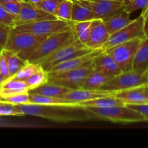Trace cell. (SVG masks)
I'll return each instance as SVG.
<instances>
[{
  "label": "cell",
  "instance_id": "obj_7",
  "mask_svg": "<svg viewBox=\"0 0 148 148\" xmlns=\"http://www.w3.org/2000/svg\"><path fill=\"white\" fill-rule=\"evenodd\" d=\"M15 28L21 31L27 32L37 36H49L59 32L71 30L73 23L69 21L55 19V20H41V21L17 24Z\"/></svg>",
  "mask_w": 148,
  "mask_h": 148
},
{
  "label": "cell",
  "instance_id": "obj_26",
  "mask_svg": "<svg viewBox=\"0 0 148 148\" xmlns=\"http://www.w3.org/2000/svg\"><path fill=\"white\" fill-rule=\"evenodd\" d=\"M92 20H86V21L72 22L73 28L77 38L85 44L89 37L90 29Z\"/></svg>",
  "mask_w": 148,
  "mask_h": 148
},
{
  "label": "cell",
  "instance_id": "obj_38",
  "mask_svg": "<svg viewBox=\"0 0 148 148\" xmlns=\"http://www.w3.org/2000/svg\"><path fill=\"white\" fill-rule=\"evenodd\" d=\"M11 27L0 23V51L4 49Z\"/></svg>",
  "mask_w": 148,
  "mask_h": 148
},
{
  "label": "cell",
  "instance_id": "obj_32",
  "mask_svg": "<svg viewBox=\"0 0 148 148\" xmlns=\"http://www.w3.org/2000/svg\"><path fill=\"white\" fill-rule=\"evenodd\" d=\"M63 0H40L35 5L44 11L55 15L57 9Z\"/></svg>",
  "mask_w": 148,
  "mask_h": 148
},
{
  "label": "cell",
  "instance_id": "obj_37",
  "mask_svg": "<svg viewBox=\"0 0 148 148\" xmlns=\"http://www.w3.org/2000/svg\"><path fill=\"white\" fill-rule=\"evenodd\" d=\"M0 74L6 79H8L10 77L8 70V66H7V56H6L5 50L4 49L0 51Z\"/></svg>",
  "mask_w": 148,
  "mask_h": 148
},
{
  "label": "cell",
  "instance_id": "obj_22",
  "mask_svg": "<svg viewBox=\"0 0 148 148\" xmlns=\"http://www.w3.org/2000/svg\"><path fill=\"white\" fill-rule=\"evenodd\" d=\"M28 98L30 103L49 106H78L76 103L61 97L46 96V95L29 93Z\"/></svg>",
  "mask_w": 148,
  "mask_h": 148
},
{
  "label": "cell",
  "instance_id": "obj_24",
  "mask_svg": "<svg viewBox=\"0 0 148 148\" xmlns=\"http://www.w3.org/2000/svg\"><path fill=\"white\" fill-rule=\"evenodd\" d=\"M112 77H113L111 75L94 70L87 77L81 88L89 90H99Z\"/></svg>",
  "mask_w": 148,
  "mask_h": 148
},
{
  "label": "cell",
  "instance_id": "obj_8",
  "mask_svg": "<svg viewBox=\"0 0 148 148\" xmlns=\"http://www.w3.org/2000/svg\"><path fill=\"white\" fill-rule=\"evenodd\" d=\"M142 40L141 38L132 39L104 51L114 59L122 72H127L133 69L135 55Z\"/></svg>",
  "mask_w": 148,
  "mask_h": 148
},
{
  "label": "cell",
  "instance_id": "obj_19",
  "mask_svg": "<svg viewBox=\"0 0 148 148\" xmlns=\"http://www.w3.org/2000/svg\"><path fill=\"white\" fill-rule=\"evenodd\" d=\"M148 69V36L142 39L135 55L133 70L139 74L146 72Z\"/></svg>",
  "mask_w": 148,
  "mask_h": 148
},
{
  "label": "cell",
  "instance_id": "obj_12",
  "mask_svg": "<svg viewBox=\"0 0 148 148\" xmlns=\"http://www.w3.org/2000/svg\"><path fill=\"white\" fill-rule=\"evenodd\" d=\"M55 19H57V17L55 15L44 11L34 4L30 2L22 1L20 12L16 20V25Z\"/></svg>",
  "mask_w": 148,
  "mask_h": 148
},
{
  "label": "cell",
  "instance_id": "obj_41",
  "mask_svg": "<svg viewBox=\"0 0 148 148\" xmlns=\"http://www.w3.org/2000/svg\"><path fill=\"white\" fill-rule=\"evenodd\" d=\"M10 1H22L21 0H0V4H4V3L10 2Z\"/></svg>",
  "mask_w": 148,
  "mask_h": 148
},
{
  "label": "cell",
  "instance_id": "obj_29",
  "mask_svg": "<svg viewBox=\"0 0 148 148\" xmlns=\"http://www.w3.org/2000/svg\"><path fill=\"white\" fill-rule=\"evenodd\" d=\"M41 66V65L39 64L30 63V62H28L27 61V63L14 76L10 77V79L26 81L28 78L30 77L35 72H37L40 69Z\"/></svg>",
  "mask_w": 148,
  "mask_h": 148
},
{
  "label": "cell",
  "instance_id": "obj_34",
  "mask_svg": "<svg viewBox=\"0 0 148 148\" xmlns=\"http://www.w3.org/2000/svg\"><path fill=\"white\" fill-rule=\"evenodd\" d=\"M0 23L10 27H14L16 25V20L11 14H9L0 4Z\"/></svg>",
  "mask_w": 148,
  "mask_h": 148
},
{
  "label": "cell",
  "instance_id": "obj_31",
  "mask_svg": "<svg viewBox=\"0 0 148 148\" xmlns=\"http://www.w3.org/2000/svg\"><path fill=\"white\" fill-rule=\"evenodd\" d=\"M29 93L28 92H21V93L15 94V95H9V96L1 97L0 98L1 102L8 103L12 105H19V104L30 103L29 102Z\"/></svg>",
  "mask_w": 148,
  "mask_h": 148
},
{
  "label": "cell",
  "instance_id": "obj_11",
  "mask_svg": "<svg viewBox=\"0 0 148 148\" xmlns=\"http://www.w3.org/2000/svg\"><path fill=\"white\" fill-rule=\"evenodd\" d=\"M94 12L96 19L106 20L124 7V0H81Z\"/></svg>",
  "mask_w": 148,
  "mask_h": 148
},
{
  "label": "cell",
  "instance_id": "obj_23",
  "mask_svg": "<svg viewBox=\"0 0 148 148\" xmlns=\"http://www.w3.org/2000/svg\"><path fill=\"white\" fill-rule=\"evenodd\" d=\"M70 90H71L68 88L47 82L35 89L29 90L28 93L37 94V95H46V96L60 97L61 95Z\"/></svg>",
  "mask_w": 148,
  "mask_h": 148
},
{
  "label": "cell",
  "instance_id": "obj_45",
  "mask_svg": "<svg viewBox=\"0 0 148 148\" xmlns=\"http://www.w3.org/2000/svg\"><path fill=\"white\" fill-rule=\"evenodd\" d=\"M1 85H0V98H1Z\"/></svg>",
  "mask_w": 148,
  "mask_h": 148
},
{
  "label": "cell",
  "instance_id": "obj_20",
  "mask_svg": "<svg viewBox=\"0 0 148 148\" xmlns=\"http://www.w3.org/2000/svg\"><path fill=\"white\" fill-rule=\"evenodd\" d=\"M72 2L71 22L86 21L96 19L93 10L88 5L83 3L81 0H72Z\"/></svg>",
  "mask_w": 148,
  "mask_h": 148
},
{
  "label": "cell",
  "instance_id": "obj_44",
  "mask_svg": "<svg viewBox=\"0 0 148 148\" xmlns=\"http://www.w3.org/2000/svg\"><path fill=\"white\" fill-rule=\"evenodd\" d=\"M131 1L132 0H124V6L126 5V4H128L129 3H130Z\"/></svg>",
  "mask_w": 148,
  "mask_h": 148
},
{
  "label": "cell",
  "instance_id": "obj_1",
  "mask_svg": "<svg viewBox=\"0 0 148 148\" xmlns=\"http://www.w3.org/2000/svg\"><path fill=\"white\" fill-rule=\"evenodd\" d=\"M20 115L42 117L58 121H72L96 119L83 107L75 106H49L27 103L15 105Z\"/></svg>",
  "mask_w": 148,
  "mask_h": 148
},
{
  "label": "cell",
  "instance_id": "obj_16",
  "mask_svg": "<svg viewBox=\"0 0 148 148\" xmlns=\"http://www.w3.org/2000/svg\"><path fill=\"white\" fill-rule=\"evenodd\" d=\"M104 51L103 49H94L91 51L86 53V54L81 55V56H76V57L72 58V59L67 60L65 62H62L59 64L56 65L54 67H52L50 70L48 72V73H57V72H62L65 71L70 70V69H75L79 66H82L85 63H86L89 61H91L94 59L95 56L100 54L101 52Z\"/></svg>",
  "mask_w": 148,
  "mask_h": 148
},
{
  "label": "cell",
  "instance_id": "obj_6",
  "mask_svg": "<svg viewBox=\"0 0 148 148\" xmlns=\"http://www.w3.org/2000/svg\"><path fill=\"white\" fill-rule=\"evenodd\" d=\"M91 112L96 119L109 120L115 122H139L144 121L143 116L139 111L127 106H117L108 108H84Z\"/></svg>",
  "mask_w": 148,
  "mask_h": 148
},
{
  "label": "cell",
  "instance_id": "obj_14",
  "mask_svg": "<svg viewBox=\"0 0 148 148\" xmlns=\"http://www.w3.org/2000/svg\"><path fill=\"white\" fill-rule=\"evenodd\" d=\"M115 96L123 101L125 105L147 104L148 103V85L116 92Z\"/></svg>",
  "mask_w": 148,
  "mask_h": 148
},
{
  "label": "cell",
  "instance_id": "obj_4",
  "mask_svg": "<svg viewBox=\"0 0 148 148\" xmlns=\"http://www.w3.org/2000/svg\"><path fill=\"white\" fill-rule=\"evenodd\" d=\"M94 71L93 59L75 69L57 73H48V82L65 87L71 90L82 88L84 81Z\"/></svg>",
  "mask_w": 148,
  "mask_h": 148
},
{
  "label": "cell",
  "instance_id": "obj_5",
  "mask_svg": "<svg viewBox=\"0 0 148 148\" xmlns=\"http://www.w3.org/2000/svg\"><path fill=\"white\" fill-rule=\"evenodd\" d=\"M92 50L93 49L86 47L85 44L81 43L76 38L74 40L59 48L58 50L42 61L39 64L41 65L42 68L48 72L56 65L72 58L86 54Z\"/></svg>",
  "mask_w": 148,
  "mask_h": 148
},
{
  "label": "cell",
  "instance_id": "obj_17",
  "mask_svg": "<svg viewBox=\"0 0 148 148\" xmlns=\"http://www.w3.org/2000/svg\"><path fill=\"white\" fill-rule=\"evenodd\" d=\"M94 70L114 77L123 72L118 64L105 51L97 55L93 59Z\"/></svg>",
  "mask_w": 148,
  "mask_h": 148
},
{
  "label": "cell",
  "instance_id": "obj_39",
  "mask_svg": "<svg viewBox=\"0 0 148 148\" xmlns=\"http://www.w3.org/2000/svg\"><path fill=\"white\" fill-rule=\"evenodd\" d=\"M136 111H139L143 116L144 120L148 121V103L139 104V105H126Z\"/></svg>",
  "mask_w": 148,
  "mask_h": 148
},
{
  "label": "cell",
  "instance_id": "obj_28",
  "mask_svg": "<svg viewBox=\"0 0 148 148\" xmlns=\"http://www.w3.org/2000/svg\"><path fill=\"white\" fill-rule=\"evenodd\" d=\"M25 82L27 85L28 91L31 90L48 82V72L45 71L42 66H41L37 72L28 78Z\"/></svg>",
  "mask_w": 148,
  "mask_h": 148
},
{
  "label": "cell",
  "instance_id": "obj_3",
  "mask_svg": "<svg viewBox=\"0 0 148 148\" xmlns=\"http://www.w3.org/2000/svg\"><path fill=\"white\" fill-rule=\"evenodd\" d=\"M76 38L73 28L48 36L28 59L30 63L40 64L46 58L69 42Z\"/></svg>",
  "mask_w": 148,
  "mask_h": 148
},
{
  "label": "cell",
  "instance_id": "obj_46",
  "mask_svg": "<svg viewBox=\"0 0 148 148\" xmlns=\"http://www.w3.org/2000/svg\"><path fill=\"white\" fill-rule=\"evenodd\" d=\"M147 75H148V69H147Z\"/></svg>",
  "mask_w": 148,
  "mask_h": 148
},
{
  "label": "cell",
  "instance_id": "obj_18",
  "mask_svg": "<svg viewBox=\"0 0 148 148\" xmlns=\"http://www.w3.org/2000/svg\"><path fill=\"white\" fill-rule=\"evenodd\" d=\"M130 15V13L126 12L123 7L120 11L117 12L115 14L104 20V25L110 35L118 31L119 30L130 24L133 21V20L131 19Z\"/></svg>",
  "mask_w": 148,
  "mask_h": 148
},
{
  "label": "cell",
  "instance_id": "obj_36",
  "mask_svg": "<svg viewBox=\"0 0 148 148\" xmlns=\"http://www.w3.org/2000/svg\"><path fill=\"white\" fill-rule=\"evenodd\" d=\"M0 116H20L15 105L0 101Z\"/></svg>",
  "mask_w": 148,
  "mask_h": 148
},
{
  "label": "cell",
  "instance_id": "obj_30",
  "mask_svg": "<svg viewBox=\"0 0 148 148\" xmlns=\"http://www.w3.org/2000/svg\"><path fill=\"white\" fill-rule=\"evenodd\" d=\"M72 9V0H63L57 9L55 16L59 20L71 22Z\"/></svg>",
  "mask_w": 148,
  "mask_h": 148
},
{
  "label": "cell",
  "instance_id": "obj_21",
  "mask_svg": "<svg viewBox=\"0 0 148 148\" xmlns=\"http://www.w3.org/2000/svg\"><path fill=\"white\" fill-rule=\"evenodd\" d=\"M78 106L83 108H108L112 106H125L123 101H120L115 95L102 97V98H95V99L90 100V101H84L77 103Z\"/></svg>",
  "mask_w": 148,
  "mask_h": 148
},
{
  "label": "cell",
  "instance_id": "obj_15",
  "mask_svg": "<svg viewBox=\"0 0 148 148\" xmlns=\"http://www.w3.org/2000/svg\"><path fill=\"white\" fill-rule=\"evenodd\" d=\"M115 92L110 91L103 90H89L80 88L78 90H71L66 93L61 95V98L70 100L76 103L84 101H90L95 98H102V97L115 95Z\"/></svg>",
  "mask_w": 148,
  "mask_h": 148
},
{
  "label": "cell",
  "instance_id": "obj_13",
  "mask_svg": "<svg viewBox=\"0 0 148 148\" xmlns=\"http://www.w3.org/2000/svg\"><path fill=\"white\" fill-rule=\"evenodd\" d=\"M110 36V33L104 25V21L100 19H94L91 22L89 37L85 43L86 46L93 50L102 49Z\"/></svg>",
  "mask_w": 148,
  "mask_h": 148
},
{
  "label": "cell",
  "instance_id": "obj_9",
  "mask_svg": "<svg viewBox=\"0 0 148 148\" xmlns=\"http://www.w3.org/2000/svg\"><path fill=\"white\" fill-rule=\"evenodd\" d=\"M143 85H148L147 72L139 74L132 69L112 77L100 90L116 92Z\"/></svg>",
  "mask_w": 148,
  "mask_h": 148
},
{
  "label": "cell",
  "instance_id": "obj_25",
  "mask_svg": "<svg viewBox=\"0 0 148 148\" xmlns=\"http://www.w3.org/2000/svg\"><path fill=\"white\" fill-rule=\"evenodd\" d=\"M1 97L28 92L26 82L8 79L1 85Z\"/></svg>",
  "mask_w": 148,
  "mask_h": 148
},
{
  "label": "cell",
  "instance_id": "obj_27",
  "mask_svg": "<svg viewBox=\"0 0 148 148\" xmlns=\"http://www.w3.org/2000/svg\"><path fill=\"white\" fill-rule=\"evenodd\" d=\"M4 50H5L6 56H7L9 73H10V77H12L27 63V61L24 60L22 58H20V56H17V54L10 51H7L6 49H4Z\"/></svg>",
  "mask_w": 148,
  "mask_h": 148
},
{
  "label": "cell",
  "instance_id": "obj_35",
  "mask_svg": "<svg viewBox=\"0 0 148 148\" xmlns=\"http://www.w3.org/2000/svg\"><path fill=\"white\" fill-rule=\"evenodd\" d=\"M22 1H10V2L4 3L1 4L4 10L10 14H11L15 20H17V16H18L19 12H20V5Z\"/></svg>",
  "mask_w": 148,
  "mask_h": 148
},
{
  "label": "cell",
  "instance_id": "obj_2",
  "mask_svg": "<svg viewBox=\"0 0 148 148\" xmlns=\"http://www.w3.org/2000/svg\"><path fill=\"white\" fill-rule=\"evenodd\" d=\"M47 37L37 36L11 27L4 49L10 51L27 61L30 55Z\"/></svg>",
  "mask_w": 148,
  "mask_h": 148
},
{
  "label": "cell",
  "instance_id": "obj_10",
  "mask_svg": "<svg viewBox=\"0 0 148 148\" xmlns=\"http://www.w3.org/2000/svg\"><path fill=\"white\" fill-rule=\"evenodd\" d=\"M145 38L143 17L142 14H140L139 17L133 20L130 24L110 35L107 43L104 45L102 49L105 50L132 39H144Z\"/></svg>",
  "mask_w": 148,
  "mask_h": 148
},
{
  "label": "cell",
  "instance_id": "obj_43",
  "mask_svg": "<svg viewBox=\"0 0 148 148\" xmlns=\"http://www.w3.org/2000/svg\"><path fill=\"white\" fill-rule=\"evenodd\" d=\"M40 1V0H29V1L28 2H30V3H31V4H37L38 2H39V1Z\"/></svg>",
  "mask_w": 148,
  "mask_h": 148
},
{
  "label": "cell",
  "instance_id": "obj_40",
  "mask_svg": "<svg viewBox=\"0 0 148 148\" xmlns=\"http://www.w3.org/2000/svg\"><path fill=\"white\" fill-rule=\"evenodd\" d=\"M142 17L144 21V32H145V37L148 36V7L145 10L142 11Z\"/></svg>",
  "mask_w": 148,
  "mask_h": 148
},
{
  "label": "cell",
  "instance_id": "obj_42",
  "mask_svg": "<svg viewBox=\"0 0 148 148\" xmlns=\"http://www.w3.org/2000/svg\"><path fill=\"white\" fill-rule=\"evenodd\" d=\"M6 80H7V79H6L5 78H4V77H3L2 75H1V74H0V85H2V84L4 83V82H5Z\"/></svg>",
  "mask_w": 148,
  "mask_h": 148
},
{
  "label": "cell",
  "instance_id": "obj_33",
  "mask_svg": "<svg viewBox=\"0 0 148 148\" xmlns=\"http://www.w3.org/2000/svg\"><path fill=\"white\" fill-rule=\"evenodd\" d=\"M148 7V0H132L130 3L124 6V10L130 14L138 11L144 10Z\"/></svg>",
  "mask_w": 148,
  "mask_h": 148
}]
</instances>
